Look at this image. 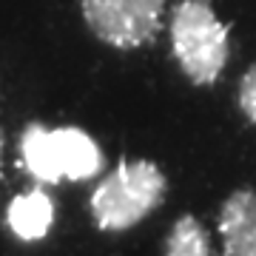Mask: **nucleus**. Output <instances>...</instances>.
Here are the masks:
<instances>
[{"label": "nucleus", "instance_id": "9", "mask_svg": "<svg viewBox=\"0 0 256 256\" xmlns=\"http://www.w3.org/2000/svg\"><path fill=\"white\" fill-rule=\"evenodd\" d=\"M0 154H3V137H0Z\"/></svg>", "mask_w": 256, "mask_h": 256}, {"label": "nucleus", "instance_id": "8", "mask_svg": "<svg viewBox=\"0 0 256 256\" xmlns=\"http://www.w3.org/2000/svg\"><path fill=\"white\" fill-rule=\"evenodd\" d=\"M239 106H242V111L256 122V66L245 74V80L239 86Z\"/></svg>", "mask_w": 256, "mask_h": 256}, {"label": "nucleus", "instance_id": "2", "mask_svg": "<svg viewBox=\"0 0 256 256\" xmlns=\"http://www.w3.org/2000/svg\"><path fill=\"white\" fill-rule=\"evenodd\" d=\"M20 154L28 174L40 182L60 180H88L100 174L102 154L86 131L80 128H54L28 126L20 140Z\"/></svg>", "mask_w": 256, "mask_h": 256}, {"label": "nucleus", "instance_id": "6", "mask_svg": "<svg viewBox=\"0 0 256 256\" xmlns=\"http://www.w3.org/2000/svg\"><path fill=\"white\" fill-rule=\"evenodd\" d=\"M9 228L18 234L20 239L26 242H34V239H43L54 222V205L48 200L46 191H28L14 196L9 205Z\"/></svg>", "mask_w": 256, "mask_h": 256}, {"label": "nucleus", "instance_id": "5", "mask_svg": "<svg viewBox=\"0 0 256 256\" xmlns=\"http://www.w3.org/2000/svg\"><path fill=\"white\" fill-rule=\"evenodd\" d=\"M225 256H256V191L230 194L220 210Z\"/></svg>", "mask_w": 256, "mask_h": 256}, {"label": "nucleus", "instance_id": "1", "mask_svg": "<svg viewBox=\"0 0 256 256\" xmlns=\"http://www.w3.org/2000/svg\"><path fill=\"white\" fill-rule=\"evenodd\" d=\"M165 176L154 162H120L92 194V214L102 230H126L162 202Z\"/></svg>", "mask_w": 256, "mask_h": 256}, {"label": "nucleus", "instance_id": "3", "mask_svg": "<svg viewBox=\"0 0 256 256\" xmlns=\"http://www.w3.org/2000/svg\"><path fill=\"white\" fill-rule=\"evenodd\" d=\"M174 54L188 80L208 86L228 63V28L205 0H182L171 20Z\"/></svg>", "mask_w": 256, "mask_h": 256}, {"label": "nucleus", "instance_id": "7", "mask_svg": "<svg viewBox=\"0 0 256 256\" xmlns=\"http://www.w3.org/2000/svg\"><path fill=\"white\" fill-rule=\"evenodd\" d=\"M208 234L194 216H182L176 220V225L171 228L168 236V248L165 256H208Z\"/></svg>", "mask_w": 256, "mask_h": 256}, {"label": "nucleus", "instance_id": "4", "mask_svg": "<svg viewBox=\"0 0 256 256\" xmlns=\"http://www.w3.org/2000/svg\"><path fill=\"white\" fill-rule=\"evenodd\" d=\"M165 0H82L86 23L117 48H137L160 32Z\"/></svg>", "mask_w": 256, "mask_h": 256}]
</instances>
